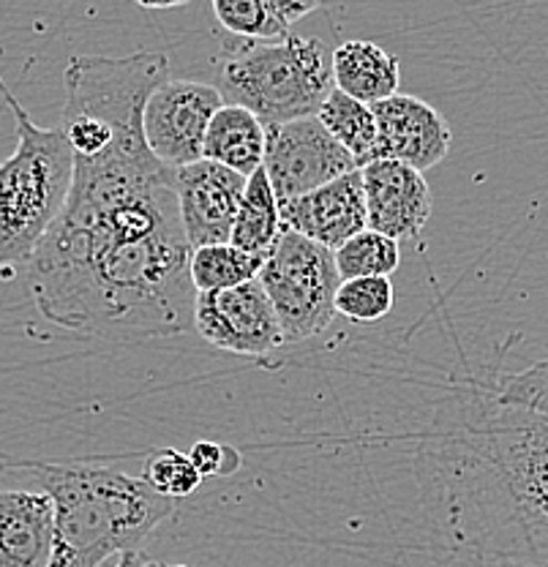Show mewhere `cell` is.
Wrapping results in <instances>:
<instances>
[{
	"label": "cell",
	"instance_id": "17",
	"mask_svg": "<svg viewBox=\"0 0 548 567\" xmlns=\"http://www.w3.org/2000/svg\"><path fill=\"white\" fill-rule=\"evenodd\" d=\"M285 229L287 227L281 221L279 199H276L268 173H265V167L257 169L249 177V186H246L244 203H240L238 218H235L229 244L238 246L240 251L268 259V254L273 251L276 240L281 238Z\"/></svg>",
	"mask_w": 548,
	"mask_h": 567
},
{
	"label": "cell",
	"instance_id": "28",
	"mask_svg": "<svg viewBox=\"0 0 548 567\" xmlns=\"http://www.w3.org/2000/svg\"><path fill=\"white\" fill-rule=\"evenodd\" d=\"M145 563H147L145 551H132V554H123L115 567H145Z\"/></svg>",
	"mask_w": 548,
	"mask_h": 567
},
{
	"label": "cell",
	"instance_id": "27",
	"mask_svg": "<svg viewBox=\"0 0 548 567\" xmlns=\"http://www.w3.org/2000/svg\"><path fill=\"white\" fill-rule=\"evenodd\" d=\"M143 9H178V6H186L188 0H134Z\"/></svg>",
	"mask_w": 548,
	"mask_h": 567
},
{
	"label": "cell",
	"instance_id": "9",
	"mask_svg": "<svg viewBox=\"0 0 548 567\" xmlns=\"http://www.w3.org/2000/svg\"><path fill=\"white\" fill-rule=\"evenodd\" d=\"M194 330L216 350L244 358H268L287 344L279 317L259 279L216 292H197Z\"/></svg>",
	"mask_w": 548,
	"mask_h": 567
},
{
	"label": "cell",
	"instance_id": "20",
	"mask_svg": "<svg viewBox=\"0 0 548 567\" xmlns=\"http://www.w3.org/2000/svg\"><path fill=\"white\" fill-rule=\"evenodd\" d=\"M335 268H339L341 281L350 279H369V276H387L402 265V251L399 244L387 235L363 229L344 246L335 248Z\"/></svg>",
	"mask_w": 548,
	"mask_h": 567
},
{
	"label": "cell",
	"instance_id": "1",
	"mask_svg": "<svg viewBox=\"0 0 548 567\" xmlns=\"http://www.w3.org/2000/svg\"><path fill=\"white\" fill-rule=\"evenodd\" d=\"M188 262L175 169L132 121L104 153L74 158L72 194L28 262V287L50 322L137 344L194 328Z\"/></svg>",
	"mask_w": 548,
	"mask_h": 567
},
{
	"label": "cell",
	"instance_id": "22",
	"mask_svg": "<svg viewBox=\"0 0 548 567\" xmlns=\"http://www.w3.org/2000/svg\"><path fill=\"white\" fill-rule=\"evenodd\" d=\"M396 292L387 276H369V279H350L339 284L335 292V315L350 322H380L393 311Z\"/></svg>",
	"mask_w": 548,
	"mask_h": 567
},
{
	"label": "cell",
	"instance_id": "2",
	"mask_svg": "<svg viewBox=\"0 0 548 567\" xmlns=\"http://www.w3.org/2000/svg\"><path fill=\"white\" fill-rule=\"evenodd\" d=\"M432 567H548V415L492 388L453 395L417 445Z\"/></svg>",
	"mask_w": 548,
	"mask_h": 567
},
{
	"label": "cell",
	"instance_id": "16",
	"mask_svg": "<svg viewBox=\"0 0 548 567\" xmlns=\"http://www.w3.org/2000/svg\"><path fill=\"white\" fill-rule=\"evenodd\" d=\"M265 145H268V126L255 112L224 104L208 128L203 158L251 177L257 169H262Z\"/></svg>",
	"mask_w": 548,
	"mask_h": 567
},
{
	"label": "cell",
	"instance_id": "26",
	"mask_svg": "<svg viewBox=\"0 0 548 567\" xmlns=\"http://www.w3.org/2000/svg\"><path fill=\"white\" fill-rule=\"evenodd\" d=\"M268 9L273 11L276 20L290 31L294 22H300L303 17H309L311 11H317L322 6V0H265Z\"/></svg>",
	"mask_w": 548,
	"mask_h": 567
},
{
	"label": "cell",
	"instance_id": "19",
	"mask_svg": "<svg viewBox=\"0 0 548 567\" xmlns=\"http://www.w3.org/2000/svg\"><path fill=\"white\" fill-rule=\"evenodd\" d=\"M262 265V257L240 251L238 246L216 244L194 248L188 270H192V284L197 292H216V289H229L257 279Z\"/></svg>",
	"mask_w": 548,
	"mask_h": 567
},
{
	"label": "cell",
	"instance_id": "7",
	"mask_svg": "<svg viewBox=\"0 0 548 567\" xmlns=\"http://www.w3.org/2000/svg\"><path fill=\"white\" fill-rule=\"evenodd\" d=\"M262 167L279 203L303 197L352 169H361L317 115L268 126Z\"/></svg>",
	"mask_w": 548,
	"mask_h": 567
},
{
	"label": "cell",
	"instance_id": "10",
	"mask_svg": "<svg viewBox=\"0 0 548 567\" xmlns=\"http://www.w3.org/2000/svg\"><path fill=\"white\" fill-rule=\"evenodd\" d=\"M175 186H178L183 233L192 251L203 246L229 244L249 177L199 158L188 167L175 169Z\"/></svg>",
	"mask_w": 548,
	"mask_h": 567
},
{
	"label": "cell",
	"instance_id": "14",
	"mask_svg": "<svg viewBox=\"0 0 548 567\" xmlns=\"http://www.w3.org/2000/svg\"><path fill=\"white\" fill-rule=\"evenodd\" d=\"M55 505L46 492H0V567H50Z\"/></svg>",
	"mask_w": 548,
	"mask_h": 567
},
{
	"label": "cell",
	"instance_id": "24",
	"mask_svg": "<svg viewBox=\"0 0 548 567\" xmlns=\"http://www.w3.org/2000/svg\"><path fill=\"white\" fill-rule=\"evenodd\" d=\"M497 393L505 404L548 415V360L533 363L518 374L499 377Z\"/></svg>",
	"mask_w": 548,
	"mask_h": 567
},
{
	"label": "cell",
	"instance_id": "12",
	"mask_svg": "<svg viewBox=\"0 0 548 567\" xmlns=\"http://www.w3.org/2000/svg\"><path fill=\"white\" fill-rule=\"evenodd\" d=\"M363 169L369 229L387 235L396 244L415 240L432 218L434 197L426 177L402 162L376 158Z\"/></svg>",
	"mask_w": 548,
	"mask_h": 567
},
{
	"label": "cell",
	"instance_id": "11",
	"mask_svg": "<svg viewBox=\"0 0 548 567\" xmlns=\"http://www.w3.org/2000/svg\"><path fill=\"white\" fill-rule=\"evenodd\" d=\"M376 115V158L402 162L426 173L451 153L453 132L440 110L410 93H396L374 104Z\"/></svg>",
	"mask_w": 548,
	"mask_h": 567
},
{
	"label": "cell",
	"instance_id": "21",
	"mask_svg": "<svg viewBox=\"0 0 548 567\" xmlns=\"http://www.w3.org/2000/svg\"><path fill=\"white\" fill-rule=\"evenodd\" d=\"M139 477L153 492L175 502L186 499L203 486V475L197 472L194 461L188 458V453L175 451V447H156L147 453Z\"/></svg>",
	"mask_w": 548,
	"mask_h": 567
},
{
	"label": "cell",
	"instance_id": "6",
	"mask_svg": "<svg viewBox=\"0 0 548 567\" xmlns=\"http://www.w3.org/2000/svg\"><path fill=\"white\" fill-rule=\"evenodd\" d=\"M257 279L276 309L287 344L314 339L333 322L341 276L330 248L285 229Z\"/></svg>",
	"mask_w": 548,
	"mask_h": 567
},
{
	"label": "cell",
	"instance_id": "29",
	"mask_svg": "<svg viewBox=\"0 0 548 567\" xmlns=\"http://www.w3.org/2000/svg\"><path fill=\"white\" fill-rule=\"evenodd\" d=\"M145 567H162V565H158V563H153V559H147Z\"/></svg>",
	"mask_w": 548,
	"mask_h": 567
},
{
	"label": "cell",
	"instance_id": "25",
	"mask_svg": "<svg viewBox=\"0 0 548 567\" xmlns=\"http://www.w3.org/2000/svg\"><path fill=\"white\" fill-rule=\"evenodd\" d=\"M188 458L194 461L197 472L203 475V481L208 477H227L244 464L240 453L229 445H219V442H210V440H199L197 445L188 451Z\"/></svg>",
	"mask_w": 548,
	"mask_h": 567
},
{
	"label": "cell",
	"instance_id": "3",
	"mask_svg": "<svg viewBox=\"0 0 548 567\" xmlns=\"http://www.w3.org/2000/svg\"><path fill=\"white\" fill-rule=\"evenodd\" d=\"M25 466L55 505L50 567H104L112 557L143 551L153 529L178 511V502L115 466L50 461Z\"/></svg>",
	"mask_w": 548,
	"mask_h": 567
},
{
	"label": "cell",
	"instance_id": "13",
	"mask_svg": "<svg viewBox=\"0 0 548 567\" xmlns=\"http://www.w3.org/2000/svg\"><path fill=\"white\" fill-rule=\"evenodd\" d=\"M279 210L287 229L335 251L369 229L363 169H352L303 197L279 203Z\"/></svg>",
	"mask_w": 548,
	"mask_h": 567
},
{
	"label": "cell",
	"instance_id": "5",
	"mask_svg": "<svg viewBox=\"0 0 548 567\" xmlns=\"http://www.w3.org/2000/svg\"><path fill=\"white\" fill-rule=\"evenodd\" d=\"M224 104L255 112L265 126L311 117L333 91V63L320 39L287 33L276 44H249L224 58Z\"/></svg>",
	"mask_w": 548,
	"mask_h": 567
},
{
	"label": "cell",
	"instance_id": "18",
	"mask_svg": "<svg viewBox=\"0 0 548 567\" xmlns=\"http://www.w3.org/2000/svg\"><path fill=\"white\" fill-rule=\"evenodd\" d=\"M322 126L328 128L330 137L339 142L347 153L358 162V167H365L374 162L376 151V115L374 106L358 102L347 96L339 87L330 91V96L322 102L317 112Z\"/></svg>",
	"mask_w": 548,
	"mask_h": 567
},
{
	"label": "cell",
	"instance_id": "30",
	"mask_svg": "<svg viewBox=\"0 0 548 567\" xmlns=\"http://www.w3.org/2000/svg\"><path fill=\"white\" fill-rule=\"evenodd\" d=\"M162 567H188V565H162Z\"/></svg>",
	"mask_w": 548,
	"mask_h": 567
},
{
	"label": "cell",
	"instance_id": "4",
	"mask_svg": "<svg viewBox=\"0 0 548 567\" xmlns=\"http://www.w3.org/2000/svg\"><path fill=\"white\" fill-rule=\"evenodd\" d=\"M0 96L17 121V147L0 164V270H6L31 262L41 238L66 208L74 151L61 126H39L3 80Z\"/></svg>",
	"mask_w": 548,
	"mask_h": 567
},
{
	"label": "cell",
	"instance_id": "15",
	"mask_svg": "<svg viewBox=\"0 0 548 567\" xmlns=\"http://www.w3.org/2000/svg\"><path fill=\"white\" fill-rule=\"evenodd\" d=\"M330 63L333 85L358 102L374 106L402 93V63L374 41H344L333 50Z\"/></svg>",
	"mask_w": 548,
	"mask_h": 567
},
{
	"label": "cell",
	"instance_id": "23",
	"mask_svg": "<svg viewBox=\"0 0 548 567\" xmlns=\"http://www.w3.org/2000/svg\"><path fill=\"white\" fill-rule=\"evenodd\" d=\"M214 11L224 31L240 35V39L273 41L290 33L276 20L265 0H214Z\"/></svg>",
	"mask_w": 548,
	"mask_h": 567
},
{
	"label": "cell",
	"instance_id": "8",
	"mask_svg": "<svg viewBox=\"0 0 548 567\" xmlns=\"http://www.w3.org/2000/svg\"><path fill=\"white\" fill-rule=\"evenodd\" d=\"M224 96L216 85L194 80H167L147 99L143 112V132L147 147L158 162L180 169L199 162L205 137Z\"/></svg>",
	"mask_w": 548,
	"mask_h": 567
}]
</instances>
